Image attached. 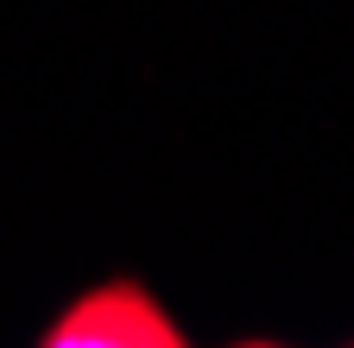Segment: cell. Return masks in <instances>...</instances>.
I'll use <instances>...</instances> for the list:
<instances>
[{"label":"cell","mask_w":354,"mask_h":348,"mask_svg":"<svg viewBox=\"0 0 354 348\" xmlns=\"http://www.w3.org/2000/svg\"><path fill=\"white\" fill-rule=\"evenodd\" d=\"M38 348H190V336L140 279H102L64 304Z\"/></svg>","instance_id":"obj_1"},{"label":"cell","mask_w":354,"mask_h":348,"mask_svg":"<svg viewBox=\"0 0 354 348\" xmlns=\"http://www.w3.org/2000/svg\"><path fill=\"white\" fill-rule=\"evenodd\" d=\"M234 348H279V342H234Z\"/></svg>","instance_id":"obj_2"}]
</instances>
